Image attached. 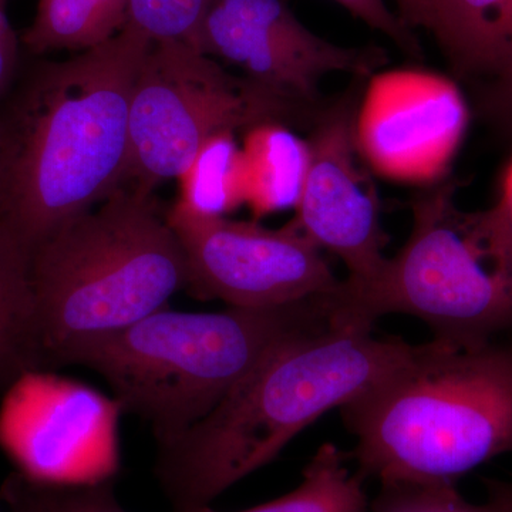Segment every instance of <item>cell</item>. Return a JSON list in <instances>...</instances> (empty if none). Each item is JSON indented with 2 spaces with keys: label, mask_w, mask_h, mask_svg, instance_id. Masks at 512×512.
Here are the masks:
<instances>
[{
  "label": "cell",
  "mask_w": 512,
  "mask_h": 512,
  "mask_svg": "<svg viewBox=\"0 0 512 512\" xmlns=\"http://www.w3.org/2000/svg\"><path fill=\"white\" fill-rule=\"evenodd\" d=\"M363 478L456 483L512 454V345L433 340L340 407Z\"/></svg>",
  "instance_id": "4"
},
{
  "label": "cell",
  "mask_w": 512,
  "mask_h": 512,
  "mask_svg": "<svg viewBox=\"0 0 512 512\" xmlns=\"http://www.w3.org/2000/svg\"><path fill=\"white\" fill-rule=\"evenodd\" d=\"M365 478L352 474L335 444L326 443L303 468L302 483L291 493L238 512H369ZM197 512H218L211 507Z\"/></svg>",
  "instance_id": "18"
},
{
  "label": "cell",
  "mask_w": 512,
  "mask_h": 512,
  "mask_svg": "<svg viewBox=\"0 0 512 512\" xmlns=\"http://www.w3.org/2000/svg\"><path fill=\"white\" fill-rule=\"evenodd\" d=\"M488 500L470 503L456 483L382 484L370 505L372 512H512V494L505 481H485Z\"/></svg>",
  "instance_id": "19"
},
{
  "label": "cell",
  "mask_w": 512,
  "mask_h": 512,
  "mask_svg": "<svg viewBox=\"0 0 512 512\" xmlns=\"http://www.w3.org/2000/svg\"><path fill=\"white\" fill-rule=\"evenodd\" d=\"M367 101L357 140L362 153L392 174L440 167L466 124V109L451 84L429 74L396 73Z\"/></svg>",
  "instance_id": "12"
},
{
  "label": "cell",
  "mask_w": 512,
  "mask_h": 512,
  "mask_svg": "<svg viewBox=\"0 0 512 512\" xmlns=\"http://www.w3.org/2000/svg\"><path fill=\"white\" fill-rule=\"evenodd\" d=\"M501 200L504 201V204L507 205L508 212H510L511 220H512V168L510 173H508L507 183H505V192Z\"/></svg>",
  "instance_id": "26"
},
{
  "label": "cell",
  "mask_w": 512,
  "mask_h": 512,
  "mask_svg": "<svg viewBox=\"0 0 512 512\" xmlns=\"http://www.w3.org/2000/svg\"><path fill=\"white\" fill-rule=\"evenodd\" d=\"M308 144L311 160L293 221L320 249L342 259L349 282H365L386 261L389 237L362 160L352 100L323 114Z\"/></svg>",
  "instance_id": "11"
},
{
  "label": "cell",
  "mask_w": 512,
  "mask_h": 512,
  "mask_svg": "<svg viewBox=\"0 0 512 512\" xmlns=\"http://www.w3.org/2000/svg\"><path fill=\"white\" fill-rule=\"evenodd\" d=\"M32 251L18 232L0 220V383L33 372Z\"/></svg>",
  "instance_id": "16"
},
{
  "label": "cell",
  "mask_w": 512,
  "mask_h": 512,
  "mask_svg": "<svg viewBox=\"0 0 512 512\" xmlns=\"http://www.w3.org/2000/svg\"><path fill=\"white\" fill-rule=\"evenodd\" d=\"M167 218L187 256L185 289L201 301L278 308L332 295L342 284L322 249L293 220L271 229L229 218Z\"/></svg>",
  "instance_id": "9"
},
{
  "label": "cell",
  "mask_w": 512,
  "mask_h": 512,
  "mask_svg": "<svg viewBox=\"0 0 512 512\" xmlns=\"http://www.w3.org/2000/svg\"><path fill=\"white\" fill-rule=\"evenodd\" d=\"M151 45L126 25L42 63L0 120V220L30 247L126 181L131 96Z\"/></svg>",
  "instance_id": "1"
},
{
  "label": "cell",
  "mask_w": 512,
  "mask_h": 512,
  "mask_svg": "<svg viewBox=\"0 0 512 512\" xmlns=\"http://www.w3.org/2000/svg\"><path fill=\"white\" fill-rule=\"evenodd\" d=\"M328 323L329 296L268 309L164 308L80 350L72 365L99 373L161 444L208 416L286 339Z\"/></svg>",
  "instance_id": "6"
},
{
  "label": "cell",
  "mask_w": 512,
  "mask_h": 512,
  "mask_svg": "<svg viewBox=\"0 0 512 512\" xmlns=\"http://www.w3.org/2000/svg\"><path fill=\"white\" fill-rule=\"evenodd\" d=\"M2 497L12 512H127L114 493V480L50 485L35 483L16 473L3 485Z\"/></svg>",
  "instance_id": "20"
},
{
  "label": "cell",
  "mask_w": 512,
  "mask_h": 512,
  "mask_svg": "<svg viewBox=\"0 0 512 512\" xmlns=\"http://www.w3.org/2000/svg\"><path fill=\"white\" fill-rule=\"evenodd\" d=\"M399 16L412 29L430 30L436 0H394Z\"/></svg>",
  "instance_id": "24"
},
{
  "label": "cell",
  "mask_w": 512,
  "mask_h": 512,
  "mask_svg": "<svg viewBox=\"0 0 512 512\" xmlns=\"http://www.w3.org/2000/svg\"><path fill=\"white\" fill-rule=\"evenodd\" d=\"M178 180L170 218L207 221L228 218L247 202L244 151L234 133L218 134L198 151Z\"/></svg>",
  "instance_id": "15"
},
{
  "label": "cell",
  "mask_w": 512,
  "mask_h": 512,
  "mask_svg": "<svg viewBox=\"0 0 512 512\" xmlns=\"http://www.w3.org/2000/svg\"><path fill=\"white\" fill-rule=\"evenodd\" d=\"M429 32L458 73L498 80L512 70V0H436Z\"/></svg>",
  "instance_id": "13"
},
{
  "label": "cell",
  "mask_w": 512,
  "mask_h": 512,
  "mask_svg": "<svg viewBox=\"0 0 512 512\" xmlns=\"http://www.w3.org/2000/svg\"><path fill=\"white\" fill-rule=\"evenodd\" d=\"M116 397L46 370L23 373L0 406V448L30 481L50 485L114 480L120 468Z\"/></svg>",
  "instance_id": "8"
},
{
  "label": "cell",
  "mask_w": 512,
  "mask_h": 512,
  "mask_svg": "<svg viewBox=\"0 0 512 512\" xmlns=\"http://www.w3.org/2000/svg\"><path fill=\"white\" fill-rule=\"evenodd\" d=\"M35 370L167 308L187 288L183 244L153 192L124 184L32 251Z\"/></svg>",
  "instance_id": "3"
},
{
  "label": "cell",
  "mask_w": 512,
  "mask_h": 512,
  "mask_svg": "<svg viewBox=\"0 0 512 512\" xmlns=\"http://www.w3.org/2000/svg\"><path fill=\"white\" fill-rule=\"evenodd\" d=\"M335 2L348 10L350 15L366 23L369 28L389 37L404 55L412 59L423 57V49L413 29L403 22L399 13L389 9L386 0H335Z\"/></svg>",
  "instance_id": "22"
},
{
  "label": "cell",
  "mask_w": 512,
  "mask_h": 512,
  "mask_svg": "<svg viewBox=\"0 0 512 512\" xmlns=\"http://www.w3.org/2000/svg\"><path fill=\"white\" fill-rule=\"evenodd\" d=\"M127 22V0H39L23 42L36 55L83 50L117 35Z\"/></svg>",
  "instance_id": "17"
},
{
  "label": "cell",
  "mask_w": 512,
  "mask_h": 512,
  "mask_svg": "<svg viewBox=\"0 0 512 512\" xmlns=\"http://www.w3.org/2000/svg\"><path fill=\"white\" fill-rule=\"evenodd\" d=\"M247 167V202L256 218L296 208L306 174L308 141L284 124H264L249 130L244 147Z\"/></svg>",
  "instance_id": "14"
},
{
  "label": "cell",
  "mask_w": 512,
  "mask_h": 512,
  "mask_svg": "<svg viewBox=\"0 0 512 512\" xmlns=\"http://www.w3.org/2000/svg\"><path fill=\"white\" fill-rule=\"evenodd\" d=\"M18 63V39L5 12V0H0V96L8 89Z\"/></svg>",
  "instance_id": "23"
},
{
  "label": "cell",
  "mask_w": 512,
  "mask_h": 512,
  "mask_svg": "<svg viewBox=\"0 0 512 512\" xmlns=\"http://www.w3.org/2000/svg\"><path fill=\"white\" fill-rule=\"evenodd\" d=\"M505 485H507L508 491L512 494V483H507V481H505Z\"/></svg>",
  "instance_id": "27"
},
{
  "label": "cell",
  "mask_w": 512,
  "mask_h": 512,
  "mask_svg": "<svg viewBox=\"0 0 512 512\" xmlns=\"http://www.w3.org/2000/svg\"><path fill=\"white\" fill-rule=\"evenodd\" d=\"M309 111L235 76L188 43L153 42L131 96L124 184L153 192L177 180L218 134L285 124Z\"/></svg>",
  "instance_id": "7"
},
{
  "label": "cell",
  "mask_w": 512,
  "mask_h": 512,
  "mask_svg": "<svg viewBox=\"0 0 512 512\" xmlns=\"http://www.w3.org/2000/svg\"><path fill=\"white\" fill-rule=\"evenodd\" d=\"M328 323L286 339L208 416L158 444L156 476L173 512H197L265 467L301 431L375 387L414 345Z\"/></svg>",
  "instance_id": "2"
},
{
  "label": "cell",
  "mask_w": 512,
  "mask_h": 512,
  "mask_svg": "<svg viewBox=\"0 0 512 512\" xmlns=\"http://www.w3.org/2000/svg\"><path fill=\"white\" fill-rule=\"evenodd\" d=\"M490 106L505 124L512 127V70L501 79L494 80Z\"/></svg>",
  "instance_id": "25"
},
{
  "label": "cell",
  "mask_w": 512,
  "mask_h": 512,
  "mask_svg": "<svg viewBox=\"0 0 512 512\" xmlns=\"http://www.w3.org/2000/svg\"><path fill=\"white\" fill-rule=\"evenodd\" d=\"M406 244L365 282L329 296L330 323L373 329L400 313L426 323L434 340L471 346L512 330V220L503 200L466 211L453 183L412 201Z\"/></svg>",
  "instance_id": "5"
},
{
  "label": "cell",
  "mask_w": 512,
  "mask_h": 512,
  "mask_svg": "<svg viewBox=\"0 0 512 512\" xmlns=\"http://www.w3.org/2000/svg\"><path fill=\"white\" fill-rule=\"evenodd\" d=\"M195 49L309 110L329 74L369 77L389 62L380 47L339 46L315 35L285 0H204Z\"/></svg>",
  "instance_id": "10"
},
{
  "label": "cell",
  "mask_w": 512,
  "mask_h": 512,
  "mask_svg": "<svg viewBox=\"0 0 512 512\" xmlns=\"http://www.w3.org/2000/svg\"><path fill=\"white\" fill-rule=\"evenodd\" d=\"M204 0H127V26L151 42L180 40L195 47Z\"/></svg>",
  "instance_id": "21"
}]
</instances>
